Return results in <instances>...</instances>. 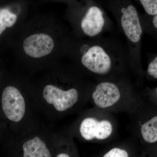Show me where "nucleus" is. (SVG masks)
Segmentation results:
<instances>
[{
  "label": "nucleus",
  "mask_w": 157,
  "mask_h": 157,
  "mask_svg": "<svg viewBox=\"0 0 157 157\" xmlns=\"http://www.w3.org/2000/svg\"><path fill=\"white\" fill-rule=\"evenodd\" d=\"M54 47V42L50 36L44 33L33 34L26 38L23 49L29 56L38 58L48 55Z\"/></svg>",
  "instance_id": "obj_6"
},
{
  "label": "nucleus",
  "mask_w": 157,
  "mask_h": 157,
  "mask_svg": "<svg viewBox=\"0 0 157 157\" xmlns=\"http://www.w3.org/2000/svg\"><path fill=\"white\" fill-rule=\"evenodd\" d=\"M145 155L148 157H157V143L147 151Z\"/></svg>",
  "instance_id": "obj_15"
},
{
  "label": "nucleus",
  "mask_w": 157,
  "mask_h": 157,
  "mask_svg": "<svg viewBox=\"0 0 157 157\" xmlns=\"http://www.w3.org/2000/svg\"><path fill=\"white\" fill-rule=\"evenodd\" d=\"M121 23L125 34L129 41L138 43L141 39L142 29L136 8L129 5L121 9Z\"/></svg>",
  "instance_id": "obj_4"
},
{
  "label": "nucleus",
  "mask_w": 157,
  "mask_h": 157,
  "mask_svg": "<svg viewBox=\"0 0 157 157\" xmlns=\"http://www.w3.org/2000/svg\"><path fill=\"white\" fill-rule=\"evenodd\" d=\"M140 2L149 15H157V0H140Z\"/></svg>",
  "instance_id": "obj_13"
},
{
  "label": "nucleus",
  "mask_w": 157,
  "mask_h": 157,
  "mask_svg": "<svg viewBox=\"0 0 157 157\" xmlns=\"http://www.w3.org/2000/svg\"><path fill=\"white\" fill-rule=\"evenodd\" d=\"M152 24L155 28L157 29V15L154 16L152 20Z\"/></svg>",
  "instance_id": "obj_16"
},
{
  "label": "nucleus",
  "mask_w": 157,
  "mask_h": 157,
  "mask_svg": "<svg viewBox=\"0 0 157 157\" xmlns=\"http://www.w3.org/2000/svg\"><path fill=\"white\" fill-rule=\"evenodd\" d=\"M147 73L149 75L157 79V56L149 64Z\"/></svg>",
  "instance_id": "obj_14"
},
{
  "label": "nucleus",
  "mask_w": 157,
  "mask_h": 157,
  "mask_svg": "<svg viewBox=\"0 0 157 157\" xmlns=\"http://www.w3.org/2000/svg\"><path fill=\"white\" fill-rule=\"evenodd\" d=\"M56 157H70V156L67 154L62 153L60 154Z\"/></svg>",
  "instance_id": "obj_17"
},
{
  "label": "nucleus",
  "mask_w": 157,
  "mask_h": 157,
  "mask_svg": "<svg viewBox=\"0 0 157 157\" xmlns=\"http://www.w3.org/2000/svg\"><path fill=\"white\" fill-rule=\"evenodd\" d=\"M101 157H133V156L128 150L114 147L104 153Z\"/></svg>",
  "instance_id": "obj_12"
},
{
  "label": "nucleus",
  "mask_w": 157,
  "mask_h": 157,
  "mask_svg": "<svg viewBox=\"0 0 157 157\" xmlns=\"http://www.w3.org/2000/svg\"><path fill=\"white\" fill-rule=\"evenodd\" d=\"M43 97L47 103L53 104L57 110L63 111L73 107L78 100V93L74 88L63 90L51 85L46 86Z\"/></svg>",
  "instance_id": "obj_3"
},
{
  "label": "nucleus",
  "mask_w": 157,
  "mask_h": 157,
  "mask_svg": "<svg viewBox=\"0 0 157 157\" xmlns=\"http://www.w3.org/2000/svg\"><path fill=\"white\" fill-rule=\"evenodd\" d=\"M141 157H147L145 155H142V156H141Z\"/></svg>",
  "instance_id": "obj_18"
},
{
  "label": "nucleus",
  "mask_w": 157,
  "mask_h": 157,
  "mask_svg": "<svg viewBox=\"0 0 157 157\" xmlns=\"http://www.w3.org/2000/svg\"><path fill=\"white\" fill-rule=\"evenodd\" d=\"M79 130L82 136L85 140H103L111 135L113 126L107 120L99 121L94 118L88 117L82 122Z\"/></svg>",
  "instance_id": "obj_5"
},
{
  "label": "nucleus",
  "mask_w": 157,
  "mask_h": 157,
  "mask_svg": "<svg viewBox=\"0 0 157 157\" xmlns=\"http://www.w3.org/2000/svg\"><path fill=\"white\" fill-rule=\"evenodd\" d=\"M24 157H52L45 143L39 137H34L24 144Z\"/></svg>",
  "instance_id": "obj_10"
},
{
  "label": "nucleus",
  "mask_w": 157,
  "mask_h": 157,
  "mask_svg": "<svg viewBox=\"0 0 157 157\" xmlns=\"http://www.w3.org/2000/svg\"><path fill=\"white\" fill-rule=\"evenodd\" d=\"M17 19V15L9 9L0 8V35L7 27L13 26Z\"/></svg>",
  "instance_id": "obj_11"
},
{
  "label": "nucleus",
  "mask_w": 157,
  "mask_h": 157,
  "mask_svg": "<svg viewBox=\"0 0 157 157\" xmlns=\"http://www.w3.org/2000/svg\"><path fill=\"white\" fill-rule=\"evenodd\" d=\"M2 106L5 115L10 121L19 122L24 116V99L19 91L14 86H7L3 91Z\"/></svg>",
  "instance_id": "obj_2"
},
{
  "label": "nucleus",
  "mask_w": 157,
  "mask_h": 157,
  "mask_svg": "<svg viewBox=\"0 0 157 157\" xmlns=\"http://www.w3.org/2000/svg\"><path fill=\"white\" fill-rule=\"evenodd\" d=\"M81 63L91 72L104 75L112 70L113 60L105 48L99 45H94L82 55Z\"/></svg>",
  "instance_id": "obj_1"
},
{
  "label": "nucleus",
  "mask_w": 157,
  "mask_h": 157,
  "mask_svg": "<svg viewBox=\"0 0 157 157\" xmlns=\"http://www.w3.org/2000/svg\"><path fill=\"white\" fill-rule=\"evenodd\" d=\"M156 93L157 94V87L156 88Z\"/></svg>",
  "instance_id": "obj_19"
},
{
  "label": "nucleus",
  "mask_w": 157,
  "mask_h": 157,
  "mask_svg": "<svg viewBox=\"0 0 157 157\" xmlns=\"http://www.w3.org/2000/svg\"><path fill=\"white\" fill-rule=\"evenodd\" d=\"M121 93L119 88L110 82H103L96 86L92 94L94 102L99 108L112 107L120 100Z\"/></svg>",
  "instance_id": "obj_7"
},
{
  "label": "nucleus",
  "mask_w": 157,
  "mask_h": 157,
  "mask_svg": "<svg viewBox=\"0 0 157 157\" xmlns=\"http://www.w3.org/2000/svg\"><path fill=\"white\" fill-rule=\"evenodd\" d=\"M143 114L139 134L148 150L157 143V107H146Z\"/></svg>",
  "instance_id": "obj_8"
},
{
  "label": "nucleus",
  "mask_w": 157,
  "mask_h": 157,
  "mask_svg": "<svg viewBox=\"0 0 157 157\" xmlns=\"http://www.w3.org/2000/svg\"><path fill=\"white\" fill-rule=\"evenodd\" d=\"M104 25L103 12L98 6H93L88 9L82 20L81 27L85 34L94 37L102 32Z\"/></svg>",
  "instance_id": "obj_9"
}]
</instances>
